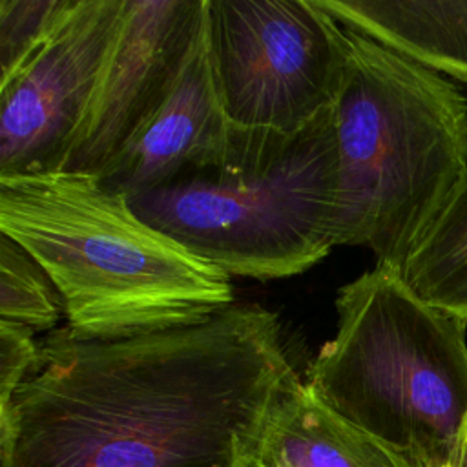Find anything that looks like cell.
I'll use <instances>...</instances> for the list:
<instances>
[{
    "mask_svg": "<svg viewBox=\"0 0 467 467\" xmlns=\"http://www.w3.org/2000/svg\"><path fill=\"white\" fill-rule=\"evenodd\" d=\"M296 378L279 317L259 305L113 339L60 327L0 403V467H248Z\"/></svg>",
    "mask_w": 467,
    "mask_h": 467,
    "instance_id": "6da1fadb",
    "label": "cell"
},
{
    "mask_svg": "<svg viewBox=\"0 0 467 467\" xmlns=\"http://www.w3.org/2000/svg\"><path fill=\"white\" fill-rule=\"evenodd\" d=\"M0 232L44 266L62 296L66 327L84 337L181 328L234 305L228 274L86 173L0 181Z\"/></svg>",
    "mask_w": 467,
    "mask_h": 467,
    "instance_id": "7a4b0ae2",
    "label": "cell"
},
{
    "mask_svg": "<svg viewBox=\"0 0 467 467\" xmlns=\"http://www.w3.org/2000/svg\"><path fill=\"white\" fill-rule=\"evenodd\" d=\"M334 104L337 244L367 246L401 272L467 171V97L445 75L345 29Z\"/></svg>",
    "mask_w": 467,
    "mask_h": 467,
    "instance_id": "3957f363",
    "label": "cell"
},
{
    "mask_svg": "<svg viewBox=\"0 0 467 467\" xmlns=\"http://www.w3.org/2000/svg\"><path fill=\"white\" fill-rule=\"evenodd\" d=\"M126 199L142 221L228 275L301 274L337 244L334 106L296 135L232 126L221 161Z\"/></svg>",
    "mask_w": 467,
    "mask_h": 467,
    "instance_id": "277c9868",
    "label": "cell"
},
{
    "mask_svg": "<svg viewBox=\"0 0 467 467\" xmlns=\"http://www.w3.org/2000/svg\"><path fill=\"white\" fill-rule=\"evenodd\" d=\"M337 328L310 361L308 390L420 467H456L467 436V319L374 266L343 285Z\"/></svg>",
    "mask_w": 467,
    "mask_h": 467,
    "instance_id": "5b68a950",
    "label": "cell"
},
{
    "mask_svg": "<svg viewBox=\"0 0 467 467\" xmlns=\"http://www.w3.org/2000/svg\"><path fill=\"white\" fill-rule=\"evenodd\" d=\"M206 36L232 126L296 135L336 104L345 27L316 0H206Z\"/></svg>",
    "mask_w": 467,
    "mask_h": 467,
    "instance_id": "8992f818",
    "label": "cell"
},
{
    "mask_svg": "<svg viewBox=\"0 0 467 467\" xmlns=\"http://www.w3.org/2000/svg\"><path fill=\"white\" fill-rule=\"evenodd\" d=\"M122 13L124 0H78L57 31L0 80V181L64 170Z\"/></svg>",
    "mask_w": 467,
    "mask_h": 467,
    "instance_id": "52a82bcc",
    "label": "cell"
},
{
    "mask_svg": "<svg viewBox=\"0 0 467 467\" xmlns=\"http://www.w3.org/2000/svg\"><path fill=\"white\" fill-rule=\"evenodd\" d=\"M206 18V0H124L88 115L62 171L102 177L173 91Z\"/></svg>",
    "mask_w": 467,
    "mask_h": 467,
    "instance_id": "ba28073f",
    "label": "cell"
},
{
    "mask_svg": "<svg viewBox=\"0 0 467 467\" xmlns=\"http://www.w3.org/2000/svg\"><path fill=\"white\" fill-rule=\"evenodd\" d=\"M230 139L232 124L213 77L204 18L173 91L99 181L126 197L148 192L221 161Z\"/></svg>",
    "mask_w": 467,
    "mask_h": 467,
    "instance_id": "9c48e42d",
    "label": "cell"
},
{
    "mask_svg": "<svg viewBox=\"0 0 467 467\" xmlns=\"http://www.w3.org/2000/svg\"><path fill=\"white\" fill-rule=\"evenodd\" d=\"M248 467H420L325 407L301 378L274 401Z\"/></svg>",
    "mask_w": 467,
    "mask_h": 467,
    "instance_id": "30bf717a",
    "label": "cell"
},
{
    "mask_svg": "<svg viewBox=\"0 0 467 467\" xmlns=\"http://www.w3.org/2000/svg\"><path fill=\"white\" fill-rule=\"evenodd\" d=\"M339 26L467 84V0H316Z\"/></svg>",
    "mask_w": 467,
    "mask_h": 467,
    "instance_id": "8fae6325",
    "label": "cell"
},
{
    "mask_svg": "<svg viewBox=\"0 0 467 467\" xmlns=\"http://www.w3.org/2000/svg\"><path fill=\"white\" fill-rule=\"evenodd\" d=\"M400 275L429 305L467 319V171L410 252Z\"/></svg>",
    "mask_w": 467,
    "mask_h": 467,
    "instance_id": "7c38bea8",
    "label": "cell"
},
{
    "mask_svg": "<svg viewBox=\"0 0 467 467\" xmlns=\"http://www.w3.org/2000/svg\"><path fill=\"white\" fill-rule=\"evenodd\" d=\"M62 314V296L44 266L0 232V319L51 332Z\"/></svg>",
    "mask_w": 467,
    "mask_h": 467,
    "instance_id": "4fadbf2b",
    "label": "cell"
},
{
    "mask_svg": "<svg viewBox=\"0 0 467 467\" xmlns=\"http://www.w3.org/2000/svg\"><path fill=\"white\" fill-rule=\"evenodd\" d=\"M78 0H0V80L9 78L66 20Z\"/></svg>",
    "mask_w": 467,
    "mask_h": 467,
    "instance_id": "5bb4252c",
    "label": "cell"
},
{
    "mask_svg": "<svg viewBox=\"0 0 467 467\" xmlns=\"http://www.w3.org/2000/svg\"><path fill=\"white\" fill-rule=\"evenodd\" d=\"M33 330L0 319V403L26 379L38 359Z\"/></svg>",
    "mask_w": 467,
    "mask_h": 467,
    "instance_id": "9a60e30c",
    "label": "cell"
},
{
    "mask_svg": "<svg viewBox=\"0 0 467 467\" xmlns=\"http://www.w3.org/2000/svg\"><path fill=\"white\" fill-rule=\"evenodd\" d=\"M456 467H467V436H465V440H463V443H462Z\"/></svg>",
    "mask_w": 467,
    "mask_h": 467,
    "instance_id": "2e32d148",
    "label": "cell"
}]
</instances>
